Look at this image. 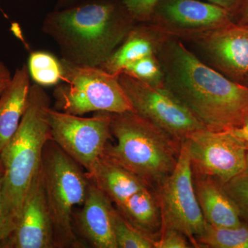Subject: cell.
Returning a JSON list of instances; mask_svg holds the SVG:
<instances>
[{"label": "cell", "mask_w": 248, "mask_h": 248, "mask_svg": "<svg viewBox=\"0 0 248 248\" xmlns=\"http://www.w3.org/2000/svg\"><path fill=\"white\" fill-rule=\"evenodd\" d=\"M164 86L205 128H239L248 117V86L211 68L180 41L168 37L157 53Z\"/></svg>", "instance_id": "cell-1"}, {"label": "cell", "mask_w": 248, "mask_h": 248, "mask_svg": "<svg viewBox=\"0 0 248 248\" xmlns=\"http://www.w3.org/2000/svg\"><path fill=\"white\" fill-rule=\"evenodd\" d=\"M135 22L122 0H85L48 13L42 31L58 45L63 60L100 66Z\"/></svg>", "instance_id": "cell-2"}, {"label": "cell", "mask_w": 248, "mask_h": 248, "mask_svg": "<svg viewBox=\"0 0 248 248\" xmlns=\"http://www.w3.org/2000/svg\"><path fill=\"white\" fill-rule=\"evenodd\" d=\"M50 105L51 100L43 86L31 85L27 109L17 131L0 153L4 169L3 200L16 228L28 188L42 162L44 148L52 138L48 122Z\"/></svg>", "instance_id": "cell-3"}, {"label": "cell", "mask_w": 248, "mask_h": 248, "mask_svg": "<svg viewBox=\"0 0 248 248\" xmlns=\"http://www.w3.org/2000/svg\"><path fill=\"white\" fill-rule=\"evenodd\" d=\"M110 116L117 143L103 154L155 189L175 168L182 141L133 111Z\"/></svg>", "instance_id": "cell-4"}, {"label": "cell", "mask_w": 248, "mask_h": 248, "mask_svg": "<svg viewBox=\"0 0 248 248\" xmlns=\"http://www.w3.org/2000/svg\"><path fill=\"white\" fill-rule=\"evenodd\" d=\"M41 169L55 248H84L73 227V208L83 205L87 196L90 182L86 170L52 138L44 148Z\"/></svg>", "instance_id": "cell-5"}, {"label": "cell", "mask_w": 248, "mask_h": 248, "mask_svg": "<svg viewBox=\"0 0 248 248\" xmlns=\"http://www.w3.org/2000/svg\"><path fill=\"white\" fill-rule=\"evenodd\" d=\"M61 63L62 79L54 90V108L79 116L92 112H135L118 75L99 66L77 64L63 59Z\"/></svg>", "instance_id": "cell-6"}, {"label": "cell", "mask_w": 248, "mask_h": 248, "mask_svg": "<svg viewBox=\"0 0 248 248\" xmlns=\"http://www.w3.org/2000/svg\"><path fill=\"white\" fill-rule=\"evenodd\" d=\"M161 208L162 229L185 235L192 247L206 227L196 196L193 171L186 142L182 141L177 165L172 173L155 188Z\"/></svg>", "instance_id": "cell-7"}, {"label": "cell", "mask_w": 248, "mask_h": 248, "mask_svg": "<svg viewBox=\"0 0 248 248\" xmlns=\"http://www.w3.org/2000/svg\"><path fill=\"white\" fill-rule=\"evenodd\" d=\"M48 122L52 140L86 172L104 153L112 136L109 112L82 117L50 108Z\"/></svg>", "instance_id": "cell-8"}, {"label": "cell", "mask_w": 248, "mask_h": 248, "mask_svg": "<svg viewBox=\"0 0 248 248\" xmlns=\"http://www.w3.org/2000/svg\"><path fill=\"white\" fill-rule=\"evenodd\" d=\"M119 80L135 112L180 141L206 128L164 86L155 87L125 73Z\"/></svg>", "instance_id": "cell-9"}, {"label": "cell", "mask_w": 248, "mask_h": 248, "mask_svg": "<svg viewBox=\"0 0 248 248\" xmlns=\"http://www.w3.org/2000/svg\"><path fill=\"white\" fill-rule=\"evenodd\" d=\"M184 141L195 174L213 177L223 184L246 170L247 147L231 130L203 128Z\"/></svg>", "instance_id": "cell-10"}, {"label": "cell", "mask_w": 248, "mask_h": 248, "mask_svg": "<svg viewBox=\"0 0 248 248\" xmlns=\"http://www.w3.org/2000/svg\"><path fill=\"white\" fill-rule=\"evenodd\" d=\"M233 22L231 13L204 0H159L148 23L169 37L189 40Z\"/></svg>", "instance_id": "cell-11"}, {"label": "cell", "mask_w": 248, "mask_h": 248, "mask_svg": "<svg viewBox=\"0 0 248 248\" xmlns=\"http://www.w3.org/2000/svg\"><path fill=\"white\" fill-rule=\"evenodd\" d=\"M215 69L236 82L248 81V26L233 22L193 36Z\"/></svg>", "instance_id": "cell-12"}, {"label": "cell", "mask_w": 248, "mask_h": 248, "mask_svg": "<svg viewBox=\"0 0 248 248\" xmlns=\"http://www.w3.org/2000/svg\"><path fill=\"white\" fill-rule=\"evenodd\" d=\"M53 225L41 164L28 188L17 228L2 248H54Z\"/></svg>", "instance_id": "cell-13"}, {"label": "cell", "mask_w": 248, "mask_h": 248, "mask_svg": "<svg viewBox=\"0 0 248 248\" xmlns=\"http://www.w3.org/2000/svg\"><path fill=\"white\" fill-rule=\"evenodd\" d=\"M82 205L78 225L83 237L94 248H117L112 222L115 207L112 202L90 182Z\"/></svg>", "instance_id": "cell-14"}, {"label": "cell", "mask_w": 248, "mask_h": 248, "mask_svg": "<svg viewBox=\"0 0 248 248\" xmlns=\"http://www.w3.org/2000/svg\"><path fill=\"white\" fill-rule=\"evenodd\" d=\"M193 182L197 201L207 223L230 228L243 223L236 205L223 190L221 183L213 177L195 173Z\"/></svg>", "instance_id": "cell-15"}, {"label": "cell", "mask_w": 248, "mask_h": 248, "mask_svg": "<svg viewBox=\"0 0 248 248\" xmlns=\"http://www.w3.org/2000/svg\"><path fill=\"white\" fill-rule=\"evenodd\" d=\"M90 182L97 186L115 205L139 191L150 187L128 170L102 154L86 172Z\"/></svg>", "instance_id": "cell-16"}, {"label": "cell", "mask_w": 248, "mask_h": 248, "mask_svg": "<svg viewBox=\"0 0 248 248\" xmlns=\"http://www.w3.org/2000/svg\"><path fill=\"white\" fill-rule=\"evenodd\" d=\"M27 64L17 68L0 94V153L17 131L27 109L31 89Z\"/></svg>", "instance_id": "cell-17"}, {"label": "cell", "mask_w": 248, "mask_h": 248, "mask_svg": "<svg viewBox=\"0 0 248 248\" xmlns=\"http://www.w3.org/2000/svg\"><path fill=\"white\" fill-rule=\"evenodd\" d=\"M168 37L151 24L135 25L120 46L99 67L108 73L120 76L129 63L156 54Z\"/></svg>", "instance_id": "cell-18"}, {"label": "cell", "mask_w": 248, "mask_h": 248, "mask_svg": "<svg viewBox=\"0 0 248 248\" xmlns=\"http://www.w3.org/2000/svg\"><path fill=\"white\" fill-rule=\"evenodd\" d=\"M116 208L133 226L156 240L162 229L161 208L154 188L146 187L130 196Z\"/></svg>", "instance_id": "cell-19"}, {"label": "cell", "mask_w": 248, "mask_h": 248, "mask_svg": "<svg viewBox=\"0 0 248 248\" xmlns=\"http://www.w3.org/2000/svg\"><path fill=\"white\" fill-rule=\"evenodd\" d=\"M200 248H248V225L220 228L206 223L205 231L197 240Z\"/></svg>", "instance_id": "cell-20"}, {"label": "cell", "mask_w": 248, "mask_h": 248, "mask_svg": "<svg viewBox=\"0 0 248 248\" xmlns=\"http://www.w3.org/2000/svg\"><path fill=\"white\" fill-rule=\"evenodd\" d=\"M31 79L42 86H56L61 81V60L46 51L32 52L27 64Z\"/></svg>", "instance_id": "cell-21"}, {"label": "cell", "mask_w": 248, "mask_h": 248, "mask_svg": "<svg viewBox=\"0 0 248 248\" xmlns=\"http://www.w3.org/2000/svg\"><path fill=\"white\" fill-rule=\"evenodd\" d=\"M117 248H154V239L133 226L117 208L112 215Z\"/></svg>", "instance_id": "cell-22"}, {"label": "cell", "mask_w": 248, "mask_h": 248, "mask_svg": "<svg viewBox=\"0 0 248 248\" xmlns=\"http://www.w3.org/2000/svg\"><path fill=\"white\" fill-rule=\"evenodd\" d=\"M122 73L133 77L155 87L164 86V71L156 54L129 63Z\"/></svg>", "instance_id": "cell-23"}, {"label": "cell", "mask_w": 248, "mask_h": 248, "mask_svg": "<svg viewBox=\"0 0 248 248\" xmlns=\"http://www.w3.org/2000/svg\"><path fill=\"white\" fill-rule=\"evenodd\" d=\"M223 190L236 205L243 222L248 225V172L241 173L222 184Z\"/></svg>", "instance_id": "cell-24"}, {"label": "cell", "mask_w": 248, "mask_h": 248, "mask_svg": "<svg viewBox=\"0 0 248 248\" xmlns=\"http://www.w3.org/2000/svg\"><path fill=\"white\" fill-rule=\"evenodd\" d=\"M159 0H122L137 22L148 23L151 20L155 5Z\"/></svg>", "instance_id": "cell-25"}, {"label": "cell", "mask_w": 248, "mask_h": 248, "mask_svg": "<svg viewBox=\"0 0 248 248\" xmlns=\"http://www.w3.org/2000/svg\"><path fill=\"white\" fill-rule=\"evenodd\" d=\"M190 241L185 235L173 229L161 231L157 239L154 241V248H192Z\"/></svg>", "instance_id": "cell-26"}, {"label": "cell", "mask_w": 248, "mask_h": 248, "mask_svg": "<svg viewBox=\"0 0 248 248\" xmlns=\"http://www.w3.org/2000/svg\"><path fill=\"white\" fill-rule=\"evenodd\" d=\"M2 178L0 179V248H1L16 228L5 209L2 196Z\"/></svg>", "instance_id": "cell-27"}, {"label": "cell", "mask_w": 248, "mask_h": 248, "mask_svg": "<svg viewBox=\"0 0 248 248\" xmlns=\"http://www.w3.org/2000/svg\"><path fill=\"white\" fill-rule=\"evenodd\" d=\"M204 1L217 5L222 9L226 10L228 12L231 13L232 16H234L243 0H204Z\"/></svg>", "instance_id": "cell-28"}, {"label": "cell", "mask_w": 248, "mask_h": 248, "mask_svg": "<svg viewBox=\"0 0 248 248\" xmlns=\"http://www.w3.org/2000/svg\"><path fill=\"white\" fill-rule=\"evenodd\" d=\"M234 22L241 25H248V0H243L233 16Z\"/></svg>", "instance_id": "cell-29"}, {"label": "cell", "mask_w": 248, "mask_h": 248, "mask_svg": "<svg viewBox=\"0 0 248 248\" xmlns=\"http://www.w3.org/2000/svg\"><path fill=\"white\" fill-rule=\"evenodd\" d=\"M13 76L6 64L0 60V94L9 85Z\"/></svg>", "instance_id": "cell-30"}, {"label": "cell", "mask_w": 248, "mask_h": 248, "mask_svg": "<svg viewBox=\"0 0 248 248\" xmlns=\"http://www.w3.org/2000/svg\"><path fill=\"white\" fill-rule=\"evenodd\" d=\"M230 130L235 136L242 140L246 144H248V117L241 126Z\"/></svg>", "instance_id": "cell-31"}, {"label": "cell", "mask_w": 248, "mask_h": 248, "mask_svg": "<svg viewBox=\"0 0 248 248\" xmlns=\"http://www.w3.org/2000/svg\"><path fill=\"white\" fill-rule=\"evenodd\" d=\"M83 1L85 0H58L56 9H63Z\"/></svg>", "instance_id": "cell-32"}, {"label": "cell", "mask_w": 248, "mask_h": 248, "mask_svg": "<svg viewBox=\"0 0 248 248\" xmlns=\"http://www.w3.org/2000/svg\"><path fill=\"white\" fill-rule=\"evenodd\" d=\"M4 174V165H3L2 160H1V155H0V179L3 177Z\"/></svg>", "instance_id": "cell-33"}, {"label": "cell", "mask_w": 248, "mask_h": 248, "mask_svg": "<svg viewBox=\"0 0 248 248\" xmlns=\"http://www.w3.org/2000/svg\"><path fill=\"white\" fill-rule=\"evenodd\" d=\"M246 171L248 172V149L247 151V167H246Z\"/></svg>", "instance_id": "cell-34"}, {"label": "cell", "mask_w": 248, "mask_h": 248, "mask_svg": "<svg viewBox=\"0 0 248 248\" xmlns=\"http://www.w3.org/2000/svg\"><path fill=\"white\" fill-rule=\"evenodd\" d=\"M246 147H247V149H248V144H246Z\"/></svg>", "instance_id": "cell-35"}, {"label": "cell", "mask_w": 248, "mask_h": 248, "mask_svg": "<svg viewBox=\"0 0 248 248\" xmlns=\"http://www.w3.org/2000/svg\"></svg>", "instance_id": "cell-36"}]
</instances>
